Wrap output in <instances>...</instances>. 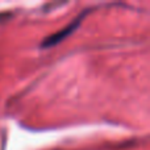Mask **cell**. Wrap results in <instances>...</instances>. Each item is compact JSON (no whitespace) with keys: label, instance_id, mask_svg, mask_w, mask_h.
<instances>
[{"label":"cell","instance_id":"cell-1","mask_svg":"<svg viewBox=\"0 0 150 150\" xmlns=\"http://www.w3.org/2000/svg\"><path fill=\"white\" fill-rule=\"evenodd\" d=\"M86 16V12H83L82 15L79 16L78 18H75V20L73 21L71 24H69L66 28H63V29H61L59 32H57V33H54V34H52V36H49L47 38H45L44 41H42V44H41V46L42 47H52V46H54V45H57V44H59L61 41H62L63 38H66L67 36H70L71 33L75 30V29L79 26V24H80V21H82V18Z\"/></svg>","mask_w":150,"mask_h":150}]
</instances>
